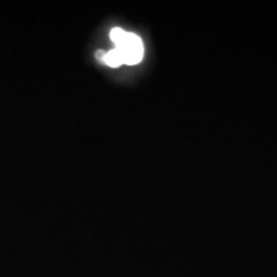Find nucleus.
I'll list each match as a JSON object with an SVG mask.
<instances>
[{
  "label": "nucleus",
  "instance_id": "obj_1",
  "mask_svg": "<svg viewBox=\"0 0 277 277\" xmlns=\"http://www.w3.org/2000/svg\"><path fill=\"white\" fill-rule=\"evenodd\" d=\"M111 39L115 44V50L121 55L123 65H137L143 59L144 47L137 35L115 27L111 31Z\"/></svg>",
  "mask_w": 277,
  "mask_h": 277
},
{
  "label": "nucleus",
  "instance_id": "obj_2",
  "mask_svg": "<svg viewBox=\"0 0 277 277\" xmlns=\"http://www.w3.org/2000/svg\"><path fill=\"white\" fill-rule=\"evenodd\" d=\"M103 62H104L105 65H108L109 67H113V68L123 65L122 59H121V55L118 54V51L115 50V49L108 51V53H105L104 58H103Z\"/></svg>",
  "mask_w": 277,
  "mask_h": 277
}]
</instances>
